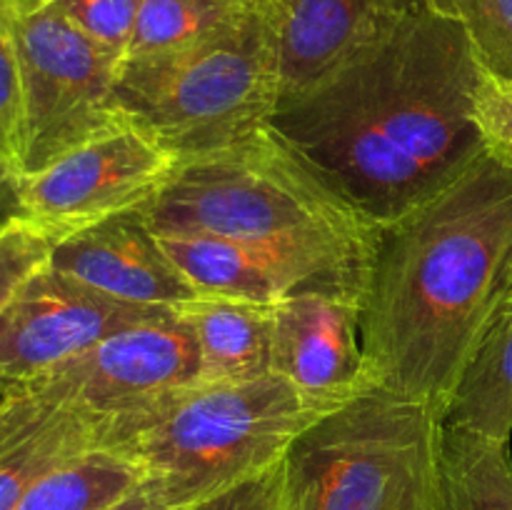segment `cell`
Here are the masks:
<instances>
[{"label":"cell","instance_id":"cell-1","mask_svg":"<svg viewBox=\"0 0 512 510\" xmlns=\"http://www.w3.org/2000/svg\"><path fill=\"white\" fill-rule=\"evenodd\" d=\"M480 80L463 28L420 3L328 78L280 100L268 125L385 228L485 153Z\"/></svg>","mask_w":512,"mask_h":510},{"label":"cell","instance_id":"cell-2","mask_svg":"<svg viewBox=\"0 0 512 510\" xmlns=\"http://www.w3.org/2000/svg\"><path fill=\"white\" fill-rule=\"evenodd\" d=\"M512 293V170L483 153L460 178L380 228L360 300L375 385L445 410Z\"/></svg>","mask_w":512,"mask_h":510},{"label":"cell","instance_id":"cell-3","mask_svg":"<svg viewBox=\"0 0 512 510\" xmlns=\"http://www.w3.org/2000/svg\"><path fill=\"white\" fill-rule=\"evenodd\" d=\"M155 233H208L263 255L293 293L363 300L380 228L270 125L185 158L140 208Z\"/></svg>","mask_w":512,"mask_h":510},{"label":"cell","instance_id":"cell-4","mask_svg":"<svg viewBox=\"0 0 512 510\" xmlns=\"http://www.w3.org/2000/svg\"><path fill=\"white\" fill-rule=\"evenodd\" d=\"M320 415L275 373L198 380L98 423V445L128 460L165 510H178L278 465Z\"/></svg>","mask_w":512,"mask_h":510},{"label":"cell","instance_id":"cell-5","mask_svg":"<svg viewBox=\"0 0 512 510\" xmlns=\"http://www.w3.org/2000/svg\"><path fill=\"white\" fill-rule=\"evenodd\" d=\"M440 405L373 385L283 455L285 510H440Z\"/></svg>","mask_w":512,"mask_h":510},{"label":"cell","instance_id":"cell-6","mask_svg":"<svg viewBox=\"0 0 512 510\" xmlns=\"http://www.w3.org/2000/svg\"><path fill=\"white\" fill-rule=\"evenodd\" d=\"M278 103V53L263 15L208 43L120 65L123 115L178 160L258 133Z\"/></svg>","mask_w":512,"mask_h":510},{"label":"cell","instance_id":"cell-7","mask_svg":"<svg viewBox=\"0 0 512 510\" xmlns=\"http://www.w3.org/2000/svg\"><path fill=\"white\" fill-rule=\"evenodd\" d=\"M23 78L20 178L125 120L118 105L120 60L80 33L50 3L5 25Z\"/></svg>","mask_w":512,"mask_h":510},{"label":"cell","instance_id":"cell-8","mask_svg":"<svg viewBox=\"0 0 512 510\" xmlns=\"http://www.w3.org/2000/svg\"><path fill=\"white\" fill-rule=\"evenodd\" d=\"M180 160L128 118L55 163L18 178V213L58 240L138 210Z\"/></svg>","mask_w":512,"mask_h":510},{"label":"cell","instance_id":"cell-9","mask_svg":"<svg viewBox=\"0 0 512 510\" xmlns=\"http://www.w3.org/2000/svg\"><path fill=\"white\" fill-rule=\"evenodd\" d=\"M198 380L195 340L183 318L170 310L115 330L85 353L15 390H30L103 423Z\"/></svg>","mask_w":512,"mask_h":510},{"label":"cell","instance_id":"cell-10","mask_svg":"<svg viewBox=\"0 0 512 510\" xmlns=\"http://www.w3.org/2000/svg\"><path fill=\"white\" fill-rule=\"evenodd\" d=\"M163 313L170 310L123 303L43 265L0 308V395L33 383L115 330Z\"/></svg>","mask_w":512,"mask_h":510},{"label":"cell","instance_id":"cell-11","mask_svg":"<svg viewBox=\"0 0 512 510\" xmlns=\"http://www.w3.org/2000/svg\"><path fill=\"white\" fill-rule=\"evenodd\" d=\"M270 370L325 413L373 388L358 300L320 290H300L278 300Z\"/></svg>","mask_w":512,"mask_h":510},{"label":"cell","instance_id":"cell-12","mask_svg":"<svg viewBox=\"0 0 512 510\" xmlns=\"http://www.w3.org/2000/svg\"><path fill=\"white\" fill-rule=\"evenodd\" d=\"M50 265L110 298L140 308L178 310L200 295L165 253L140 208L58 240Z\"/></svg>","mask_w":512,"mask_h":510},{"label":"cell","instance_id":"cell-13","mask_svg":"<svg viewBox=\"0 0 512 510\" xmlns=\"http://www.w3.org/2000/svg\"><path fill=\"white\" fill-rule=\"evenodd\" d=\"M423 0H280L270 23L280 100L313 88Z\"/></svg>","mask_w":512,"mask_h":510},{"label":"cell","instance_id":"cell-14","mask_svg":"<svg viewBox=\"0 0 512 510\" xmlns=\"http://www.w3.org/2000/svg\"><path fill=\"white\" fill-rule=\"evenodd\" d=\"M98 445V423L30 390L0 395V510L65 460Z\"/></svg>","mask_w":512,"mask_h":510},{"label":"cell","instance_id":"cell-15","mask_svg":"<svg viewBox=\"0 0 512 510\" xmlns=\"http://www.w3.org/2000/svg\"><path fill=\"white\" fill-rule=\"evenodd\" d=\"M175 313L193 335L203 383H230L273 373V305L198 295Z\"/></svg>","mask_w":512,"mask_h":510},{"label":"cell","instance_id":"cell-16","mask_svg":"<svg viewBox=\"0 0 512 510\" xmlns=\"http://www.w3.org/2000/svg\"><path fill=\"white\" fill-rule=\"evenodd\" d=\"M165 253L200 295L275 305L293 293L288 280L263 255L235 240L208 233H155Z\"/></svg>","mask_w":512,"mask_h":510},{"label":"cell","instance_id":"cell-17","mask_svg":"<svg viewBox=\"0 0 512 510\" xmlns=\"http://www.w3.org/2000/svg\"><path fill=\"white\" fill-rule=\"evenodd\" d=\"M445 423L485 438L510 443L512 433V298L500 308L468 365L460 373L448 403Z\"/></svg>","mask_w":512,"mask_h":510},{"label":"cell","instance_id":"cell-18","mask_svg":"<svg viewBox=\"0 0 512 510\" xmlns=\"http://www.w3.org/2000/svg\"><path fill=\"white\" fill-rule=\"evenodd\" d=\"M440 510H512L510 443L445 423Z\"/></svg>","mask_w":512,"mask_h":510},{"label":"cell","instance_id":"cell-19","mask_svg":"<svg viewBox=\"0 0 512 510\" xmlns=\"http://www.w3.org/2000/svg\"><path fill=\"white\" fill-rule=\"evenodd\" d=\"M138 485L143 478L128 460L95 445L45 473L15 510H108Z\"/></svg>","mask_w":512,"mask_h":510},{"label":"cell","instance_id":"cell-20","mask_svg":"<svg viewBox=\"0 0 512 510\" xmlns=\"http://www.w3.org/2000/svg\"><path fill=\"white\" fill-rule=\"evenodd\" d=\"M255 15L230 0H143L125 60L208 43L243 28Z\"/></svg>","mask_w":512,"mask_h":510},{"label":"cell","instance_id":"cell-21","mask_svg":"<svg viewBox=\"0 0 512 510\" xmlns=\"http://www.w3.org/2000/svg\"><path fill=\"white\" fill-rule=\"evenodd\" d=\"M468 35L485 75L512 83V0H423Z\"/></svg>","mask_w":512,"mask_h":510},{"label":"cell","instance_id":"cell-22","mask_svg":"<svg viewBox=\"0 0 512 510\" xmlns=\"http://www.w3.org/2000/svg\"><path fill=\"white\" fill-rule=\"evenodd\" d=\"M143 0H50L75 28L123 63Z\"/></svg>","mask_w":512,"mask_h":510},{"label":"cell","instance_id":"cell-23","mask_svg":"<svg viewBox=\"0 0 512 510\" xmlns=\"http://www.w3.org/2000/svg\"><path fill=\"white\" fill-rule=\"evenodd\" d=\"M55 240L25 215L0 218V308L43 265L50 263Z\"/></svg>","mask_w":512,"mask_h":510},{"label":"cell","instance_id":"cell-24","mask_svg":"<svg viewBox=\"0 0 512 510\" xmlns=\"http://www.w3.org/2000/svg\"><path fill=\"white\" fill-rule=\"evenodd\" d=\"M0 163L20 178L23 165V78L13 38L0 28Z\"/></svg>","mask_w":512,"mask_h":510},{"label":"cell","instance_id":"cell-25","mask_svg":"<svg viewBox=\"0 0 512 510\" xmlns=\"http://www.w3.org/2000/svg\"><path fill=\"white\" fill-rule=\"evenodd\" d=\"M475 125L485 153L512 170V83L483 73L475 90Z\"/></svg>","mask_w":512,"mask_h":510},{"label":"cell","instance_id":"cell-26","mask_svg":"<svg viewBox=\"0 0 512 510\" xmlns=\"http://www.w3.org/2000/svg\"><path fill=\"white\" fill-rule=\"evenodd\" d=\"M280 463L178 510H285L283 465Z\"/></svg>","mask_w":512,"mask_h":510},{"label":"cell","instance_id":"cell-27","mask_svg":"<svg viewBox=\"0 0 512 510\" xmlns=\"http://www.w3.org/2000/svg\"><path fill=\"white\" fill-rule=\"evenodd\" d=\"M18 213V175L0 163V218Z\"/></svg>","mask_w":512,"mask_h":510},{"label":"cell","instance_id":"cell-28","mask_svg":"<svg viewBox=\"0 0 512 510\" xmlns=\"http://www.w3.org/2000/svg\"><path fill=\"white\" fill-rule=\"evenodd\" d=\"M108 510H165V508L158 503V498H155L145 485H138L133 493H128L123 500L110 505Z\"/></svg>","mask_w":512,"mask_h":510},{"label":"cell","instance_id":"cell-29","mask_svg":"<svg viewBox=\"0 0 512 510\" xmlns=\"http://www.w3.org/2000/svg\"><path fill=\"white\" fill-rule=\"evenodd\" d=\"M230 3L240 5V8L250 10V13L263 15L268 23H273L275 15H278V10H280V0H230Z\"/></svg>","mask_w":512,"mask_h":510},{"label":"cell","instance_id":"cell-30","mask_svg":"<svg viewBox=\"0 0 512 510\" xmlns=\"http://www.w3.org/2000/svg\"><path fill=\"white\" fill-rule=\"evenodd\" d=\"M25 8H30V0H0V28H5Z\"/></svg>","mask_w":512,"mask_h":510},{"label":"cell","instance_id":"cell-31","mask_svg":"<svg viewBox=\"0 0 512 510\" xmlns=\"http://www.w3.org/2000/svg\"><path fill=\"white\" fill-rule=\"evenodd\" d=\"M50 3V0H30V8H35V5H45Z\"/></svg>","mask_w":512,"mask_h":510},{"label":"cell","instance_id":"cell-32","mask_svg":"<svg viewBox=\"0 0 512 510\" xmlns=\"http://www.w3.org/2000/svg\"><path fill=\"white\" fill-rule=\"evenodd\" d=\"M510 298H512V293H510ZM510 298H508V300H510Z\"/></svg>","mask_w":512,"mask_h":510}]
</instances>
